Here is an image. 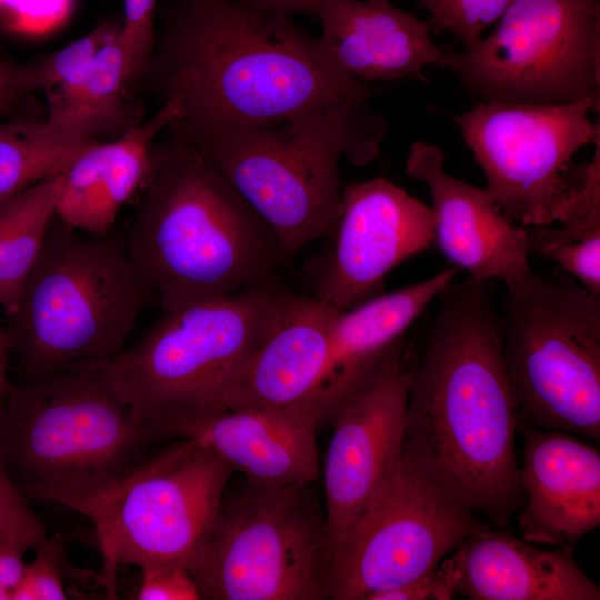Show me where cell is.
Returning a JSON list of instances; mask_svg holds the SVG:
<instances>
[{
    "instance_id": "6da1fadb",
    "label": "cell",
    "mask_w": 600,
    "mask_h": 600,
    "mask_svg": "<svg viewBox=\"0 0 600 600\" xmlns=\"http://www.w3.org/2000/svg\"><path fill=\"white\" fill-rule=\"evenodd\" d=\"M157 16L143 91L160 103L178 100L180 113L167 130L189 146L379 90L349 74L323 38L290 16L240 0H160Z\"/></svg>"
},
{
    "instance_id": "7a4b0ae2",
    "label": "cell",
    "mask_w": 600,
    "mask_h": 600,
    "mask_svg": "<svg viewBox=\"0 0 600 600\" xmlns=\"http://www.w3.org/2000/svg\"><path fill=\"white\" fill-rule=\"evenodd\" d=\"M437 300L408 369L404 449L448 499L502 527L524 493L514 442L520 412L492 282L468 276Z\"/></svg>"
},
{
    "instance_id": "3957f363",
    "label": "cell",
    "mask_w": 600,
    "mask_h": 600,
    "mask_svg": "<svg viewBox=\"0 0 600 600\" xmlns=\"http://www.w3.org/2000/svg\"><path fill=\"white\" fill-rule=\"evenodd\" d=\"M138 194L123 242L163 312L278 281L291 258L230 181L169 133Z\"/></svg>"
},
{
    "instance_id": "277c9868",
    "label": "cell",
    "mask_w": 600,
    "mask_h": 600,
    "mask_svg": "<svg viewBox=\"0 0 600 600\" xmlns=\"http://www.w3.org/2000/svg\"><path fill=\"white\" fill-rule=\"evenodd\" d=\"M160 442L118 392L106 361L12 381L0 416V443L23 497L71 510Z\"/></svg>"
},
{
    "instance_id": "5b68a950",
    "label": "cell",
    "mask_w": 600,
    "mask_h": 600,
    "mask_svg": "<svg viewBox=\"0 0 600 600\" xmlns=\"http://www.w3.org/2000/svg\"><path fill=\"white\" fill-rule=\"evenodd\" d=\"M370 98L190 147L230 181L293 257L309 242L333 234L341 204L340 159L363 166L379 151L386 124L369 110Z\"/></svg>"
},
{
    "instance_id": "8992f818",
    "label": "cell",
    "mask_w": 600,
    "mask_h": 600,
    "mask_svg": "<svg viewBox=\"0 0 600 600\" xmlns=\"http://www.w3.org/2000/svg\"><path fill=\"white\" fill-rule=\"evenodd\" d=\"M151 294L123 240L82 237L54 216L17 309L7 317L14 381L111 360L126 348Z\"/></svg>"
},
{
    "instance_id": "52a82bcc",
    "label": "cell",
    "mask_w": 600,
    "mask_h": 600,
    "mask_svg": "<svg viewBox=\"0 0 600 600\" xmlns=\"http://www.w3.org/2000/svg\"><path fill=\"white\" fill-rule=\"evenodd\" d=\"M290 292L278 280L163 312L131 347L106 361L107 373L144 422L224 411L228 387Z\"/></svg>"
},
{
    "instance_id": "ba28073f",
    "label": "cell",
    "mask_w": 600,
    "mask_h": 600,
    "mask_svg": "<svg viewBox=\"0 0 600 600\" xmlns=\"http://www.w3.org/2000/svg\"><path fill=\"white\" fill-rule=\"evenodd\" d=\"M333 554L311 483L244 480L221 499L212 527L186 568L206 600L329 599Z\"/></svg>"
},
{
    "instance_id": "9c48e42d",
    "label": "cell",
    "mask_w": 600,
    "mask_h": 600,
    "mask_svg": "<svg viewBox=\"0 0 600 600\" xmlns=\"http://www.w3.org/2000/svg\"><path fill=\"white\" fill-rule=\"evenodd\" d=\"M503 359L531 427L600 441V298L567 277L506 286Z\"/></svg>"
},
{
    "instance_id": "30bf717a",
    "label": "cell",
    "mask_w": 600,
    "mask_h": 600,
    "mask_svg": "<svg viewBox=\"0 0 600 600\" xmlns=\"http://www.w3.org/2000/svg\"><path fill=\"white\" fill-rule=\"evenodd\" d=\"M232 471L196 441L171 438L72 509L93 526L108 598L117 596L120 566H187L212 527Z\"/></svg>"
},
{
    "instance_id": "8fae6325",
    "label": "cell",
    "mask_w": 600,
    "mask_h": 600,
    "mask_svg": "<svg viewBox=\"0 0 600 600\" xmlns=\"http://www.w3.org/2000/svg\"><path fill=\"white\" fill-rule=\"evenodd\" d=\"M450 70L479 100L562 104L600 99V1L512 0Z\"/></svg>"
},
{
    "instance_id": "7c38bea8",
    "label": "cell",
    "mask_w": 600,
    "mask_h": 600,
    "mask_svg": "<svg viewBox=\"0 0 600 600\" xmlns=\"http://www.w3.org/2000/svg\"><path fill=\"white\" fill-rule=\"evenodd\" d=\"M599 102L479 100L453 118L484 174V189L509 220L528 229L554 224V213L576 181L574 154L600 139V123L590 117Z\"/></svg>"
},
{
    "instance_id": "4fadbf2b",
    "label": "cell",
    "mask_w": 600,
    "mask_h": 600,
    "mask_svg": "<svg viewBox=\"0 0 600 600\" xmlns=\"http://www.w3.org/2000/svg\"><path fill=\"white\" fill-rule=\"evenodd\" d=\"M486 527L448 499L403 448L387 487L333 561L329 599L370 600L403 586Z\"/></svg>"
},
{
    "instance_id": "5bb4252c",
    "label": "cell",
    "mask_w": 600,
    "mask_h": 600,
    "mask_svg": "<svg viewBox=\"0 0 600 600\" xmlns=\"http://www.w3.org/2000/svg\"><path fill=\"white\" fill-rule=\"evenodd\" d=\"M330 239L313 297L346 310L374 297L394 267L433 243V213L383 177L356 181L341 191Z\"/></svg>"
},
{
    "instance_id": "9a60e30c",
    "label": "cell",
    "mask_w": 600,
    "mask_h": 600,
    "mask_svg": "<svg viewBox=\"0 0 600 600\" xmlns=\"http://www.w3.org/2000/svg\"><path fill=\"white\" fill-rule=\"evenodd\" d=\"M408 380L401 358L331 423L322 474L333 561L401 460Z\"/></svg>"
},
{
    "instance_id": "2e32d148",
    "label": "cell",
    "mask_w": 600,
    "mask_h": 600,
    "mask_svg": "<svg viewBox=\"0 0 600 600\" xmlns=\"http://www.w3.org/2000/svg\"><path fill=\"white\" fill-rule=\"evenodd\" d=\"M407 174L427 187L433 213V243L477 281L506 286L530 273L528 228L509 220L484 188L451 176L434 144L416 141L406 160Z\"/></svg>"
},
{
    "instance_id": "e0dca14e",
    "label": "cell",
    "mask_w": 600,
    "mask_h": 600,
    "mask_svg": "<svg viewBox=\"0 0 600 600\" xmlns=\"http://www.w3.org/2000/svg\"><path fill=\"white\" fill-rule=\"evenodd\" d=\"M159 438H187L221 458L250 483L287 487L320 473L313 407L238 408L167 423L151 422Z\"/></svg>"
},
{
    "instance_id": "ac0fdd59",
    "label": "cell",
    "mask_w": 600,
    "mask_h": 600,
    "mask_svg": "<svg viewBox=\"0 0 600 600\" xmlns=\"http://www.w3.org/2000/svg\"><path fill=\"white\" fill-rule=\"evenodd\" d=\"M459 272L452 266L337 312L330 327L328 363L316 396L321 424L332 423L402 358L407 331Z\"/></svg>"
},
{
    "instance_id": "d6986e66",
    "label": "cell",
    "mask_w": 600,
    "mask_h": 600,
    "mask_svg": "<svg viewBox=\"0 0 600 600\" xmlns=\"http://www.w3.org/2000/svg\"><path fill=\"white\" fill-rule=\"evenodd\" d=\"M520 480L522 539L572 551L600 526V453L567 432L529 426Z\"/></svg>"
},
{
    "instance_id": "ffe728a7",
    "label": "cell",
    "mask_w": 600,
    "mask_h": 600,
    "mask_svg": "<svg viewBox=\"0 0 600 600\" xmlns=\"http://www.w3.org/2000/svg\"><path fill=\"white\" fill-rule=\"evenodd\" d=\"M338 311L313 296L291 291L276 322L228 387L224 410L317 409L316 396L329 359L330 327Z\"/></svg>"
},
{
    "instance_id": "44dd1931",
    "label": "cell",
    "mask_w": 600,
    "mask_h": 600,
    "mask_svg": "<svg viewBox=\"0 0 600 600\" xmlns=\"http://www.w3.org/2000/svg\"><path fill=\"white\" fill-rule=\"evenodd\" d=\"M314 16L338 62L358 80L427 81L426 67L447 64L449 49L436 43L428 22L390 0H320Z\"/></svg>"
},
{
    "instance_id": "7402d4cb",
    "label": "cell",
    "mask_w": 600,
    "mask_h": 600,
    "mask_svg": "<svg viewBox=\"0 0 600 600\" xmlns=\"http://www.w3.org/2000/svg\"><path fill=\"white\" fill-rule=\"evenodd\" d=\"M179 113L178 100L169 98L123 134L84 149L59 174L56 217L73 230L108 234L147 178L153 142Z\"/></svg>"
},
{
    "instance_id": "603a6c76",
    "label": "cell",
    "mask_w": 600,
    "mask_h": 600,
    "mask_svg": "<svg viewBox=\"0 0 600 600\" xmlns=\"http://www.w3.org/2000/svg\"><path fill=\"white\" fill-rule=\"evenodd\" d=\"M457 594L469 600H599L600 587L570 551L547 550L488 527L453 552Z\"/></svg>"
},
{
    "instance_id": "cb8c5ba5",
    "label": "cell",
    "mask_w": 600,
    "mask_h": 600,
    "mask_svg": "<svg viewBox=\"0 0 600 600\" xmlns=\"http://www.w3.org/2000/svg\"><path fill=\"white\" fill-rule=\"evenodd\" d=\"M120 38L121 30L72 90L47 101L46 119L51 126L102 141L118 138L143 120L142 92L128 77Z\"/></svg>"
},
{
    "instance_id": "d4e9b609",
    "label": "cell",
    "mask_w": 600,
    "mask_h": 600,
    "mask_svg": "<svg viewBox=\"0 0 600 600\" xmlns=\"http://www.w3.org/2000/svg\"><path fill=\"white\" fill-rule=\"evenodd\" d=\"M99 140L74 136L21 113L0 120V206L58 176Z\"/></svg>"
},
{
    "instance_id": "484cf974",
    "label": "cell",
    "mask_w": 600,
    "mask_h": 600,
    "mask_svg": "<svg viewBox=\"0 0 600 600\" xmlns=\"http://www.w3.org/2000/svg\"><path fill=\"white\" fill-rule=\"evenodd\" d=\"M59 174L0 206V307L6 317L19 303L56 216Z\"/></svg>"
},
{
    "instance_id": "4316f807",
    "label": "cell",
    "mask_w": 600,
    "mask_h": 600,
    "mask_svg": "<svg viewBox=\"0 0 600 600\" xmlns=\"http://www.w3.org/2000/svg\"><path fill=\"white\" fill-rule=\"evenodd\" d=\"M589 162L578 177L554 213L558 228H529L532 239L571 241L600 232V139Z\"/></svg>"
},
{
    "instance_id": "83f0119b",
    "label": "cell",
    "mask_w": 600,
    "mask_h": 600,
    "mask_svg": "<svg viewBox=\"0 0 600 600\" xmlns=\"http://www.w3.org/2000/svg\"><path fill=\"white\" fill-rule=\"evenodd\" d=\"M122 21L104 20L68 46L37 58L47 101L72 90L91 68L107 42L121 30Z\"/></svg>"
},
{
    "instance_id": "f1b7e54d",
    "label": "cell",
    "mask_w": 600,
    "mask_h": 600,
    "mask_svg": "<svg viewBox=\"0 0 600 600\" xmlns=\"http://www.w3.org/2000/svg\"><path fill=\"white\" fill-rule=\"evenodd\" d=\"M512 0H433L427 21L433 32H449L463 46L486 34Z\"/></svg>"
},
{
    "instance_id": "f546056e",
    "label": "cell",
    "mask_w": 600,
    "mask_h": 600,
    "mask_svg": "<svg viewBox=\"0 0 600 600\" xmlns=\"http://www.w3.org/2000/svg\"><path fill=\"white\" fill-rule=\"evenodd\" d=\"M158 0H123L121 47L131 83L143 91V77L153 50Z\"/></svg>"
},
{
    "instance_id": "4dcf8cb0",
    "label": "cell",
    "mask_w": 600,
    "mask_h": 600,
    "mask_svg": "<svg viewBox=\"0 0 600 600\" xmlns=\"http://www.w3.org/2000/svg\"><path fill=\"white\" fill-rule=\"evenodd\" d=\"M48 537L43 522L12 480L0 443V538L33 551Z\"/></svg>"
},
{
    "instance_id": "1f68e13d",
    "label": "cell",
    "mask_w": 600,
    "mask_h": 600,
    "mask_svg": "<svg viewBox=\"0 0 600 600\" xmlns=\"http://www.w3.org/2000/svg\"><path fill=\"white\" fill-rule=\"evenodd\" d=\"M33 552L34 557L27 562L12 600L68 599L69 594L64 587L67 564L61 541L58 537H48Z\"/></svg>"
},
{
    "instance_id": "d6a6232c",
    "label": "cell",
    "mask_w": 600,
    "mask_h": 600,
    "mask_svg": "<svg viewBox=\"0 0 600 600\" xmlns=\"http://www.w3.org/2000/svg\"><path fill=\"white\" fill-rule=\"evenodd\" d=\"M531 246L532 252L558 264L588 292L600 298V232L558 242L531 238Z\"/></svg>"
},
{
    "instance_id": "836d02e7",
    "label": "cell",
    "mask_w": 600,
    "mask_h": 600,
    "mask_svg": "<svg viewBox=\"0 0 600 600\" xmlns=\"http://www.w3.org/2000/svg\"><path fill=\"white\" fill-rule=\"evenodd\" d=\"M139 569L141 578L134 594L138 600L201 599L197 582L181 563H154Z\"/></svg>"
},
{
    "instance_id": "e575fe53",
    "label": "cell",
    "mask_w": 600,
    "mask_h": 600,
    "mask_svg": "<svg viewBox=\"0 0 600 600\" xmlns=\"http://www.w3.org/2000/svg\"><path fill=\"white\" fill-rule=\"evenodd\" d=\"M459 569L451 552L436 568L398 588L374 594L370 600H451L457 594Z\"/></svg>"
},
{
    "instance_id": "d590c367",
    "label": "cell",
    "mask_w": 600,
    "mask_h": 600,
    "mask_svg": "<svg viewBox=\"0 0 600 600\" xmlns=\"http://www.w3.org/2000/svg\"><path fill=\"white\" fill-rule=\"evenodd\" d=\"M41 70L37 59L18 63L0 57V120L21 113L28 99L40 91Z\"/></svg>"
},
{
    "instance_id": "8d00e7d4",
    "label": "cell",
    "mask_w": 600,
    "mask_h": 600,
    "mask_svg": "<svg viewBox=\"0 0 600 600\" xmlns=\"http://www.w3.org/2000/svg\"><path fill=\"white\" fill-rule=\"evenodd\" d=\"M28 550L21 543L0 538V600H12L27 564Z\"/></svg>"
},
{
    "instance_id": "74e56055",
    "label": "cell",
    "mask_w": 600,
    "mask_h": 600,
    "mask_svg": "<svg viewBox=\"0 0 600 600\" xmlns=\"http://www.w3.org/2000/svg\"><path fill=\"white\" fill-rule=\"evenodd\" d=\"M246 6L263 11L291 16L314 14L320 0H240Z\"/></svg>"
},
{
    "instance_id": "f35d334b",
    "label": "cell",
    "mask_w": 600,
    "mask_h": 600,
    "mask_svg": "<svg viewBox=\"0 0 600 600\" xmlns=\"http://www.w3.org/2000/svg\"><path fill=\"white\" fill-rule=\"evenodd\" d=\"M10 356H12L11 342L6 328L0 324V416L12 382L8 376Z\"/></svg>"
},
{
    "instance_id": "ab89813d",
    "label": "cell",
    "mask_w": 600,
    "mask_h": 600,
    "mask_svg": "<svg viewBox=\"0 0 600 600\" xmlns=\"http://www.w3.org/2000/svg\"><path fill=\"white\" fill-rule=\"evenodd\" d=\"M419 2L421 6H423L428 11L431 9L433 0H414Z\"/></svg>"
},
{
    "instance_id": "60d3db41",
    "label": "cell",
    "mask_w": 600,
    "mask_h": 600,
    "mask_svg": "<svg viewBox=\"0 0 600 600\" xmlns=\"http://www.w3.org/2000/svg\"><path fill=\"white\" fill-rule=\"evenodd\" d=\"M0 57H4V51L1 44V40H0Z\"/></svg>"
}]
</instances>
